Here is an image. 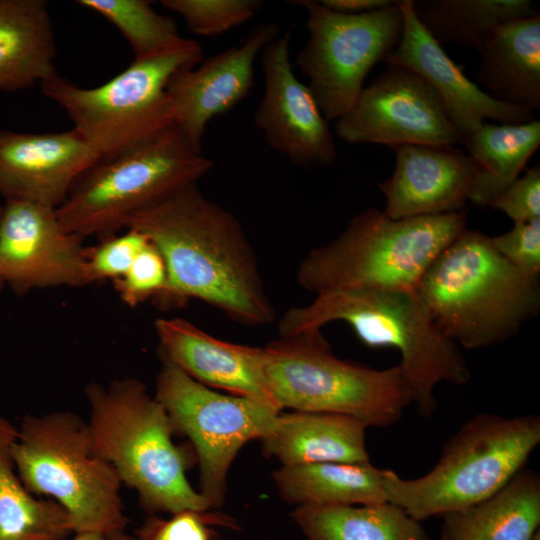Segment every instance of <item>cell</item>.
I'll return each instance as SVG.
<instances>
[{
  "mask_svg": "<svg viewBox=\"0 0 540 540\" xmlns=\"http://www.w3.org/2000/svg\"><path fill=\"white\" fill-rule=\"evenodd\" d=\"M162 254L168 291L162 307L199 299L244 326L275 320L254 249L238 219L192 183L132 214L124 229Z\"/></svg>",
  "mask_w": 540,
  "mask_h": 540,
  "instance_id": "cell-1",
  "label": "cell"
},
{
  "mask_svg": "<svg viewBox=\"0 0 540 540\" xmlns=\"http://www.w3.org/2000/svg\"><path fill=\"white\" fill-rule=\"evenodd\" d=\"M415 291L438 330L468 349L506 341L540 308L539 276L513 266L478 230L446 247Z\"/></svg>",
  "mask_w": 540,
  "mask_h": 540,
  "instance_id": "cell-2",
  "label": "cell"
},
{
  "mask_svg": "<svg viewBox=\"0 0 540 540\" xmlns=\"http://www.w3.org/2000/svg\"><path fill=\"white\" fill-rule=\"evenodd\" d=\"M332 321L347 323L369 347H392L400 353L399 366L424 418L437 409L434 391L439 383L464 385L471 377L457 344L438 330L415 290L322 292L310 304L285 311L278 332L289 336Z\"/></svg>",
  "mask_w": 540,
  "mask_h": 540,
  "instance_id": "cell-3",
  "label": "cell"
},
{
  "mask_svg": "<svg viewBox=\"0 0 540 540\" xmlns=\"http://www.w3.org/2000/svg\"><path fill=\"white\" fill-rule=\"evenodd\" d=\"M85 394L93 451L137 492L146 510L174 514L211 508L187 479L192 455L173 442L168 413L142 381L127 377L107 385L92 382Z\"/></svg>",
  "mask_w": 540,
  "mask_h": 540,
  "instance_id": "cell-4",
  "label": "cell"
},
{
  "mask_svg": "<svg viewBox=\"0 0 540 540\" xmlns=\"http://www.w3.org/2000/svg\"><path fill=\"white\" fill-rule=\"evenodd\" d=\"M467 211L392 219L369 208L331 242L312 249L298 284L316 294L344 289L415 290L434 260L465 229Z\"/></svg>",
  "mask_w": 540,
  "mask_h": 540,
  "instance_id": "cell-5",
  "label": "cell"
},
{
  "mask_svg": "<svg viewBox=\"0 0 540 540\" xmlns=\"http://www.w3.org/2000/svg\"><path fill=\"white\" fill-rule=\"evenodd\" d=\"M261 382L281 410L337 413L368 427L396 423L413 403L398 365L374 369L338 358L320 329L269 342L257 352Z\"/></svg>",
  "mask_w": 540,
  "mask_h": 540,
  "instance_id": "cell-6",
  "label": "cell"
},
{
  "mask_svg": "<svg viewBox=\"0 0 540 540\" xmlns=\"http://www.w3.org/2000/svg\"><path fill=\"white\" fill-rule=\"evenodd\" d=\"M539 443L537 415L477 414L446 441L425 475L404 479L383 469L386 500L418 522L467 508L503 488Z\"/></svg>",
  "mask_w": 540,
  "mask_h": 540,
  "instance_id": "cell-7",
  "label": "cell"
},
{
  "mask_svg": "<svg viewBox=\"0 0 540 540\" xmlns=\"http://www.w3.org/2000/svg\"><path fill=\"white\" fill-rule=\"evenodd\" d=\"M10 454L25 487L59 503L74 533L125 530L122 482L115 468L93 451L87 422L78 415H25Z\"/></svg>",
  "mask_w": 540,
  "mask_h": 540,
  "instance_id": "cell-8",
  "label": "cell"
},
{
  "mask_svg": "<svg viewBox=\"0 0 540 540\" xmlns=\"http://www.w3.org/2000/svg\"><path fill=\"white\" fill-rule=\"evenodd\" d=\"M214 162L173 124L116 154L99 157L56 209L65 230L105 238L124 230L132 214L206 175Z\"/></svg>",
  "mask_w": 540,
  "mask_h": 540,
  "instance_id": "cell-9",
  "label": "cell"
},
{
  "mask_svg": "<svg viewBox=\"0 0 540 540\" xmlns=\"http://www.w3.org/2000/svg\"><path fill=\"white\" fill-rule=\"evenodd\" d=\"M203 60L192 39L174 49L132 63L95 88H82L59 76L41 90L68 115L75 129L98 154L110 156L143 142L173 125L166 94L170 78Z\"/></svg>",
  "mask_w": 540,
  "mask_h": 540,
  "instance_id": "cell-10",
  "label": "cell"
},
{
  "mask_svg": "<svg viewBox=\"0 0 540 540\" xmlns=\"http://www.w3.org/2000/svg\"><path fill=\"white\" fill-rule=\"evenodd\" d=\"M293 3L305 8L309 33L296 64L324 118L338 120L355 104L371 69L397 46L402 12L396 1L359 15L331 11L319 1Z\"/></svg>",
  "mask_w": 540,
  "mask_h": 540,
  "instance_id": "cell-11",
  "label": "cell"
},
{
  "mask_svg": "<svg viewBox=\"0 0 540 540\" xmlns=\"http://www.w3.org/2000/svg\"><path fill=\"white\" fill-rule=\"evenodd\" d=\"M154 396L175 432L192 443L200 469V493L211 508L221 507L237 453L249 441L264 438L281 410L266 400L214 391L167 361L158 373Z\"/></svg>",
  "mask_w": 540,
  "mask_h": 540,
  "instance_id": "cell-12",
  "label": "cell"
},
{
  "mask_svg": "<svg viewBox=\"0 0 540 540\" xmlns=\"http://www.w3.org/2000/svg\"><path fill=\"white\" fill-rule=\"evenodd\" d=\"M338 138L351 144L455 145L460 131L432 87L413 71L386 65L336 120Z\"/></svg>",
  "mask_w": 540,
  "mask_h": 540,
  "instance_id": "cell-13",
  "label": "cell"
},
{
  "mask_svg": "<svg viewBox=\"0 0 540 540\" xmlns=\"http://www.w3.org/2000/svg\"><path fill=\"white\" fill-rule=\"evenodd\" d=\"M83 238L46 205L5 200L0 215V281L17 294L91 284Z\"/></svg>",
  "mask_w": 540,
  "mask_h": 540,
  "instance_id": "cell-14",
  "label": "cell"
},
{
  "mask_svg": "<svg viewBox=\"0 0 540 540\" xmlns=\"http://www.w3.org/2000/svg\"><path fill=\"white\" fill-rule=\"evenodd\" d=\"M291 30L261 52L264 93L254 114L267 144L294 165L327 167L337 158L328 121L310 89L295 75L290 60Z\"/></svg>",
  "mask_w": 540,
  "mask_h": 540,
  "instance_id": "cell-15",
  "label": "cell"
},
{
  "mask_svg": "<svg viewBox=\"0 0 540 540\" xmlns=\"http://www.w3.org/2000/svg\"><path fill=\"white\" fill-rule=\"evenodd\" d=\"M280 34L275 23L258 24L238 45L183 68L170 78L166 94L173 124L196 151L201 152L209 121L230 111L251 93L255 61Z\"/></svg>",
  "mask_w": 540,
  "mask_h": 540,
  "instance_id": "cell-16",
  "label": "cell"
},
{
  "mask_svg": "<svg viewBox=\"0 0 540 540\" xmlns=\"http://www.w3.org/2000/svg\"><path fill=\"white\" fill-rule=\"evenodd\" d=\"M99 159L75 130L30 133L0 128V194L57 209Z\"/></svg>",
  "mask_w": 540,
  "mask_h": 540,
  "instance_id": "cell-17",
  "label": "cell"
},
{
  "mask_svg": "<svg viewBox=\"0 0 540 540\" xmlns=\"http://www.w3.org/2000/svg\"><path fill=\"white\" fill-rule=\"evenodd\" d=\"M396 3L403 15V30L384 63L409 69L423 78L462 136L480 128L486 119L502 124H522L534 119L532 111L501 103L470 81L418 21L412 0Z\"/></svg>",
  "mask_w": 540,
  "mask_h": 540,
  "instance_id": "cell-18",
  "label": "cell"
},
{
  "mask_svg": "<svg viewBox=\"0 0 540 540\" xmlns=\"http://www.w3.org/2000/svg\"><path fill=\"white\" fill-rule=\"evenodd\" d=\"M396 165L378 183L392 219L433 216L464 210L474 184L473 159L453 145L408 144L391 147Z\"/></svg>",
  "mask_w": 540,
  "mask_h": 540,
  "instance_id": "cell-19",
  "label": "cell"
},
{
  "mask_svg": "<svg viewBox=\"0 0 540 540\" xmlns=\"http://www.w3.org/2000/svg\"><path fill=\"white\" fill-rule=\"evenodd\" d=\"M154 328L162 361L210 388L272 402L258 371V347L217 339L180 317L158 318Z\"/></svg>",
  "mask_w": 540,
  "mask_h": 540,
  "instance_id": "cell-20",
  "label": "cell"
},
{
  "mask_svg": "<svg viewBox=\"0 0 540 540\" xmlns=\"http://www.w3.org/2000/svg\"><path fill=\"white\" fill-rule=\"evenodd\" d=\"M478 52L475 78L490 97L540 110V12L498 26Z\"/></svg>",
  "mask_w": 540,
  "mask_h": 540,
  "instance_id": "cell-21",
  "label": "cell"
},
{
  "mask_svg": "<svg viewBox=\"0 0 540 540\" xmlns=\"http://www.w3.org/2000/svg\"><path fill=\"white\" fill-rule=\"evenodd\" d=\"M361 420L343 414L293 411L278 415L261 439L263 451L282 466L324 462H366V428Z\"/></svg>",
  "mask_w": 540,
  "mask_h": 540,
  "instance_id": "cell-22",
  "label": "cell"
},
{
  "mask_svg": "<svg viewBox=\"0 0 540 540\" xmlns=\"http://www.w3.org/2000/svg\"><path fill=\"white\" fill-rule=\"evenodd\" d=\"M45 0H0V90L15 92L57 75Z\"/></svg>",
  "mask_w": 540,
  "mask_h": 540,
  "instance_id": "cell-23",
  "label": "cell"
},
{
  "mask_svg": "<svg viewBox=\"0 0 540 540\" xmlns=\"http://www.w3.org/2000/svg\"><path fill=\"white\" fill-rule=\"evenodd\" d=\"M442 517V540H532L540 530L539 474L522 469L490 497Z\"/></svg>",
  "mask_w": 540,
  "mask_h": 540,
  "instance_id": "cell-24",
  "label": "cell"
},
{
  "mask_svg": "<svg viewBox=\"0 0 540 540\" xmlns=\"http://www.w3.org/2000/svg\"><path fill=\"white\" fill-rule=\"evenodd\" d=\"M273 479L280 495L296 507L387 502L383 469L370 461L281 466Z\"/></svg>",
  "mask_w": 540,
  "mask_h": 540,
  "instance_id": "cell-25",
  "label": "cell"
},
{
  "mask_svg": "<svg viewBox=\"0 0 540 540\" xmlns=\"http://www.w3.org/2000/svg\"><path fill=\"white\" fill-rule=\"evenodd\" d=\"M461 143L476 168L469 201L484 207L519 177L538 149L540 122L536 119L522 124L485 122L462 136Z\"/></svg>",
  "mask_w": 540,
  "mask_h": 540,
  "instance_id": "cell-26",
  "label": "cell"
},
{
  "mask_svg": "<svg viewBox=\"0 0 540 540\" xmlns=\"http://www.w3.org/2000/svg\"><path fill=\"white\" fill-rule=\"evenodd\" d=\"M18 429L0 416V540H63L74 533L68 512L36 499L17 474L10 446Z\"/></svg>",
  "mask_w": 540,
  "mask_h": 540,
  "instance_id": "cell-27",
  "label": "cell"
},
{
  "mask_svg": "<svg viewBox=\"0 0 540 540\" xmlns=\"http://www.w3.org/2000/svg\"><path fill=\"white\" fill-rule=\"evenodd\" d=\"M292 517L307 540H432L420 522L389 502L297 506Z\"/></svg>",
  "mask_w": 540,
  "mask_h": 540,
  "instance_id": "cell-28",
  "label": "cell"
},
{
  "mask_svg": "<svg viewBox=\"0 0 540 540\" xmlns=\"http://www.w3.org/2000/svg\"><path fill=\"white\" fill-rule=\"evenodd\" d=\"M415 16L440 45L479 51L500 25L539 10L530 0H412Z\"/></svg>",
  "mask_w": 540,
  "mask_h": 540,
  "instance_id": "cell-29",
  "label": "cell"
},
{
  "mask_svg": "<svg viewBox=\"0 0 540 540\" xmlns=\"http://www.w3.org/2000/svg\"><path fill=\"white\" fill-rule=\"evenodd\" d=\"M77 3L103 16L124 36L134 59L155 56L181 45L174 20L156 12L145 0H79Z\"/></svg>",
  "mask_w": 540,
  "mask_h": 540,
  "instance_id": "cell-30",
  "label": "cell"
},
{
  "mask_svg": "<svg viewBox=\"0 0 540 540\" xmlns=\"http://www.w3.org/2000/svg\"><path fill=\"white\" fill-rule=\"evenodd\" d=\"M161 5L177 13L188 29L199 36L220 35L256 16L261 0H162Z\"/></svg>",
  "mask_w": 540,
  "mask_h": 540,
  "instance_id": "cell-31",
  "label": "cell"
},
{
  "mask_svg": "<svg viewBox=\"0 0 540 540\" xmlns=\"http://www.w3.org/2000/svg\"><path fill=\"white\" fill-rule=\"evenodd\" d=\"M113 284L120 299L131 308L149 300L162 306L168 291V272L162 254L150 240Z\"/></svg>",
  "mask_w": 540,
  "mask_h": 540,
  "instance_id": "cell-32",
  "label": "cell"
},
{
  "mask_svg": "<svg viewBox=\"0 0 540 540\" xmlns=\"http://www.w3.org/2000/svg\"><path fill=\"white\" fill-rule=\"evenodd\" d=\"M149 239L142 232L128 228L122 233L101 238L96 246L86 248V264L91 284L122 277Z\"/></svg>",
  "mask_w": 540,
  "mask_h": 540,
  "instance_id": "cell-33",
  "label": "cell"
},
{
  "mask_svg": "<svg viewBox=\"0 0 540 540\" xmlns=\"http://www.w3.org/2000/svg\"><path fill=\"white\" fill-rule=\"evenodd\" d=\"M232 526L229 518L205 512L185 510L168 519L152 517L139 528L138 540H214L209 524Z\"/></svg>",
  "mask_w": 540,
  "mask_h": 540,
  "instance_id": "cell-34",
  "label": "cell"
},
{
  "mask_svg": "<svg viewBox=\"0 0 540 540\" xmlns=\"http://www.w3.org/2000/svg\"><path fill=\"white\" fill-rule=\"evenodd\" d=\"M496 250L530 276L540 272V218L514 222L511 230L491 237Z\"/></svg>",
  "mask_w": 540,
  "mask_h": 540,
  "instance_id": "cell-35",
  "label": "cell"
},
{
  "mask_svg": "<svg viewBox=\"0 0 540 540\" xmlns=\"http://www.w3.org/2000/svg\"><path fill=\"white\" fill-rule=\"evenodd\" d=\"M487 206L502 211L514 222L540 218V165L526 169Z\"/></svg>",
  "mask_w": 540,
  "mask_h": 540,
  "instance_id": "cell-36",
  "label": "cell"
},
{
  "mask_svg": "<svg viewBox=\"0 0 540 540\" xmlns=\"http://www.w3.org/2000/svg\"><path fill=\"white\" fill-rule=\"evenodd\" d=\"M327 9L347 15H359L384 8L393 3L391 0H321Z\"/></svg>",
  "mask_w": 540,
  "mask_h": 540,
  "instance_id": "cell-37",
  "label": "cell"
},
{
  "mask_svg": "<svg viewBox=\"0 0 540 540\" xmlns=\"http://www.w3.org/2000/svg\"><path fill=\"white\" fill-rule=\"evenodd\" d=\"M70 540H108V536L99 532H78Z\"/></svg>",
  "mask_w": 540,
  "mask_h": 540,
  "instance_id": "cell-38",
  "label": "cell"
},
{
  "mask_svg": "<svg viewBox=\"0 0 540 540\" xmlns=\"http://www.w3.org/2000/svg\"><path fill=\"white\" fill-rule=\"evenodd\" d=\"M107 536L108 540H138L137 538L125 534L124 531L112 533Z\"/></svg>",
  "mask_w": 540,
  "mask_h": 540,
  "instance_id": "cell-39",
  "label": "cell"
},
{
  "mask_svg": "<svg viewBox=\"0 0 540 540\" xmlns=\"http://www.w3.org/2000/svg\"><path fill=\"white\" fill-rule=\"evenodd\" d=\"M532 540H540V530L535 534Z\"/></svg>",
  "mask_w": 540,
  "mask_h": 540,
  "instance_id": "cell-40",
  "label": "cell"
},
{
  "mask_svg": "<svg viewBox=\"0 0 540 540\" xmlns=\"http://www.w3.org/2000/svg\"><path fill=\"white\" fill-rule=\"evenodd\" d=\"M3 285L4 284L0 281V290L2 289Z\"/></svg>",
  "mask_w": 540,
  "mask_h": 540,
  "instance_id": "cell-41",
  "label": "cell"
},
{
  "mask_svg": "<svg viewBox=\"0 0 540 540\" xmlns=\"http://www.w3.org/2000/svg\"><path fill=\"white\" fill-rule=\"evenodd\" d=\"M2 206H0V215H1Z\"/></svg>",
  "mask_w": 540,
  "mask_h": 540,
  "instance_id": "cell-42",
  "label": "cell"
}]
</instances>
